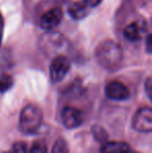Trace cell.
<instances>
[{
    "label": "cell",
    "mask_w": 152,
    "mask_h": 153,
    "mask_svg": "<svg viewBox=\"0 0 152 153\" xmlns=\"http://www.w3.org/2000/svg\"><path fill=\"white\" fill-rule=\"evenodd\" d=\"M96 59L104 69L115 70L123 59L122 48L114 41H104L96 49Z\"/></svg>",
    "instance_id": "1"
},
{
    "label": "cell",
    "mask_w": 152,
    "mask_h": 153,
    "mask_svg": "<svg viewBox=\"0 0 152 153\" xmlns=\"http://www.w3.org/2000/svg\"><path fill=\"white\" fill-rule=\"evenodd\" d=\"M43 121V111L37 105H27L23 108L19 120V127L24 133H33L40 128Z\"/></svg>",
    "instance_id": "2"
},
{
    "label": "cell",
    "mask_w": 152,
    "mask_h": 153,
    "mask_svg": "<svg viewBox=\"0 0 152 153\" xmlns=\"http://www.w3.org/2000/svg\"><path fill=\"white\" fill-rule=\"evenodd\" d=\"M70 67V61L65 55H59L54 57L53 61L50 64V79L53 83H57L62 81L67 73L69 72Z\"/></svg>",
    "instance_id": "3"
},
{
    "label": "cell",
    "mask_w": 152,
    "mask_h": 153,
    "mask_svg": "<svg viewBox=\"0 0 152 153\" xmlns=\"http://www.w3.org/2000/svg\"><path fill=\"white\" fill-rule=\"evenodd\" d=\"M132 127L139 132H150L152 130V109L141 107L133 116Z\"/></svg>",
    "instance_id": "4"
},
{
    "label": "cell",
    "mask_w": 152,
    "mask_h": 153,
    "mask_svg": "<svg viewBox=\"0 0 152 153\" xmlns=\"http://www.w3.org/2000/svg\"><path fill=\"white\" fill-rule=\"evenodd\" d=\"M85 121V115L77 107L66 106L62 111V122L64 126L69 129L79 127Z\"/></svg>",
    "instance_id": "5"
},
{
    "label": "cell",
    "mask_w": 152,
    "mask_h": 153,
    "mask_svg": "<svg viewBox=\"0 0 152 153\" xmlns=\"http://www.w3.org/2000/svg\"><path fill=\"white\" fill-rule=\"evenodd\" d=\"M105 94L108 98L117 101L125 100L129 97V91H128L127 87L117 80L110 81L106 85Z\"/></svg>",
    "instance_id": "6"
},
{
    "label": "cell",
    "mask_w": 152,
    "mask_h": 153,
    "mask_svg": "<svg viewBox=\"0 0 152 153\" xmlns=\"http://www.w3.org/2000/svg\"><path fill=\"white\" fill-rule=\"evenodd\" d=\"M63 19V10L59 7H54L46 12L41 18V26L43 29L51 30L56 27Z\"/></svg>",
    "instance_id": "7"
},
{
    "label": "cell",
    "mask_w": 152,
    "mask_h": 153,
    "mask_svg": "<svg viewBox=\"0 0 152 153\" xmlns=\"http://www.w3.org/2000/svg\"><path fill=\"white\" fill-rule=\"evenodd\" d=\"M130 151V147L128 144L124 142H108L103 143L100 153H128Z\"/></svg>",
    "instance_id": "8"
},
{
    "label": "cell",
    "mask_w": 152,
    "mask_h": 153,
    "mask_svg": "<svg viewBox=\"0 0 152 153\" xmlns=\"http://www.w3.org/2000/svg\"><path fill=\"white\" fill-rule=\"evenodd\" d=\"M143 28L138 22H132L128 24L124 29V36L129 41H138L142 36Z\"/></svg>",
    "instance_id": "9"
},
{
    "label": "cell",
    "mask_w": 152,
    "mask_h": 153,
    "mask_svg": "<svg viewBox=\"0 0 152 153\" xmlns=\"http://www.w3.org/2000/svg\"><path fill=\"white\" fill-rule=\"evenodd\" d=\"M89 12V7L83 2L74 3L69 8V14L73 19H82Z\"/></svg>",
    "instance_id": "10"
},
{
    "label": "cell",
    "mask_w": 152,
    "mask_h": 153,
    "mask_svg": "<svg viewBox=\"0 0 152 153\" xmlns=\"http://www.w3.org/2000/svg\"><path fill=\"white\" fill-rule=\"evenodd\" d=\"M92 133H93L94 137H95L98 142L105 143V142L108 141V132H106L105 129L102 128L99 125H95V126L92 127Z\"/></svg>",
    "instance_id": "11"
},
{
    "label": "cell",
    "mask_w": 152,
    "mask_h": 153,
    "mask_svg": "<svg viewBox=\"0 0 152 153\" xmlns=\"http://www.w3.org/2000/svg\"><path fill=\"white\" fill-rule=\"evenodd\" d=\"M13 83H14V80L12 76L6 74L0 75V92L1 93L8 91L13 87Z\"/></svg>",
    "instance_id": "12"
},
{
    "label": "cell",
    "mask_w": 152,
    "mask_h": 153,
    "mask_svg": "<svg viewBox=\"0 0 152 153\" xmlns=\"http://www.w3.org/2000/svg\"><path fill=\"white\" fill-rule=\"evenodd\" d=\"M51 153H70L67 142L64 139H59L54 143Z\"/></svg>",
    "instance_id": "13"
},
{
    "label": "cell",
    "mask_w": 152,
    "mask_h": 153,
    "mask_svg": "<svg viewBox=\"0 0 152 153\" xmlns=\"http://www.w3.org/2000/svg\"><path fill=\"white\" fill-rule=\"evenodd\" d=\"M26 152H27L26 144L24 142L19 141L16 142L7 152H4V153H26Z\"/></svg>",
    "instance_id": "14"
},
{
    "label": "cell",
    "mask_w": 152,
    "mask_h": 153,
    "mask_svg": "<svg viewBox=\"0 0 152 153\" xmlns=\"http://www.w3.org/2000/svg\"><path fill=\"white\" fill-rule=\"evenodd\" d=\"M30 153H47L46 144L42 141L36 142L30 149Z\"/></svg>",
    "instance_id": "15"
},
{
    "label": "cell",
    "mask_w": 152,
    "mask_h": 153,
    "mask_svg": "<svg viewBox=\"0 0 152 153\" xmlns=\"http://www.w3.org/2000/svg\"><path fill=\"white\" fill-rule=\"evenodd\" d=\"M145 90H146V94H147V96H148V98L151 99L152 98V80H151L150 77L146 80V83H145Z\"/></svg>",
    "instance_id": "16"
},
{
    "label": "cell",
    "mask_w": 152,
    "mask_h": 153,
    "mask_svg": "<svg viewBox=\"0 0 152 153\" xmlns=\"http://www.w3.org/2000/svg\"><path fill=\"white\" fill-rule=\"evenodd\" d=\"M101 1L102 0H83L82 2L87 6V7L91 8V7H95V6L99 5V4L101 3Z\"/></svg>",
    "instance_id": "17"
},
{
    "label": "cell",
    "mask_w": 152,
    "mask_h": 153,
    "mask_svg": "<svg viewBox=\"0 0 152 153\" xmlns=\"http://www.w3.org/2000/svg\"><path fill=\"white\" fill-rule=\"evenodd\" d=\"M3 26H4L3 17H2V15L0 14V46H1L2 39H3Z\"/></svg>",
    "instance_id": "18"
},
{
    "label": "cell",
    "mask_w": 152,
    "mask_h": 153,
    "mask_svg": "<svg viewBox=\"0 0 152 153\" xmlns=\"http://www.w3.org/2000/svg\"><path fill=\"white\" fill-rule=\"evenodd\" d=\"M151 34H148V36H147V40H146V49H147V52L148 53H151L152 51V48H151Z\"/></svg>",
    "instance_id": "19"
}]
</instances>
